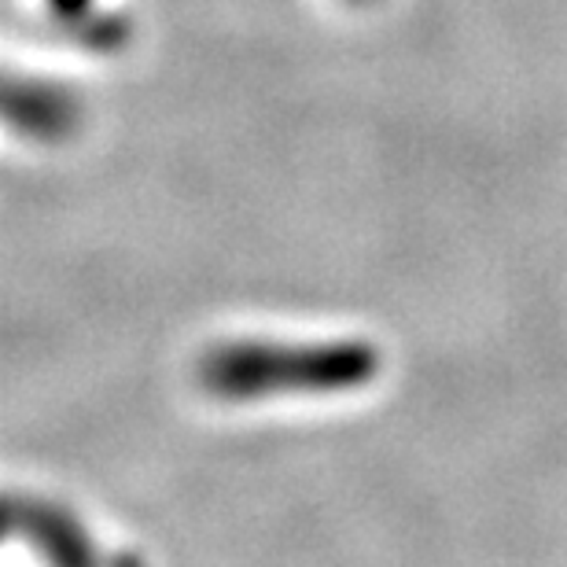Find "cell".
Returning <instances> with one entry per match:
<instances>
[{
    "mask_svg": "<svg viewBox=\"0 0 567 567\" xmlns=\"http://www.w3.org/2000/svg\"><path fill=\"white\" fill-rule=\"evenodd\" d=\"M377 369V354L369 347H328V350H266V347H233L225 354H210L203 365V380L218 394H262L284 388H347L361 383Z\"/></svg>",
    "mask_w": 567,
    "mask_h": 567,
    "instance_id": "6da1fadb",
    "label": "cell"
},
{
    "mask_svg": "<svg viewBox=\"0 0 567 567\" xmlns=\"http://www.w3.org/2000/svg\"><path fill=\"white\" fill-rule=\"evenodd\" d=\"M130 567H133V564H130Z\"/></svg>",
    "mask_w": 567,
    "mask_h": 567,
    "instance_id": "7a4b0ae2",
    "label": "cell"
}]
</instances>
